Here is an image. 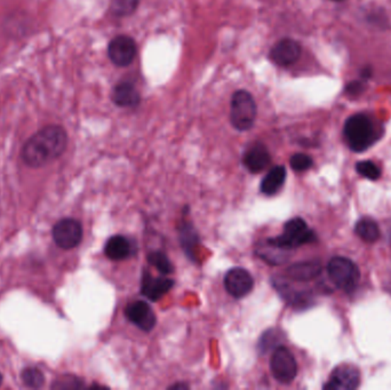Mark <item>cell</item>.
<instances>
[{
  "instance_id": "6da1fadb",
  "label": "cell",
  "mask_w": 391,
  "mask_h": 390,
  "mask_svg": "<svg viewBox=\"0 0 391 390\" xmlns=\"http://www.w3.org/2000/svg\"><path fill=\"white\" fill-rule=\"evenodd\" d=\"M68 147V134L60 125H47L33 134L22 148V160L38 169L62 156Z\"/></svg>"
},
{
  "instance_id": "7a4b0ae2",
  "label": "cell",
  "mask_w": 391,
  "mask_h": 390,
  "mask_svg": "<svg viewBox=\"0 0 391 390\" xmlns=\"http://www.w3.org/2000/svg\"><path fill=\"white\" fill-rule=\"evenodd\" d=\"M378 135L373 121L364 113L351 116L344 125V136L348 145L356 152L370 148L377 141Z\"/></svg>"
},
{
  "instance_id": "3957f363",
  "label": "cell",
  "mask_w": 391,
  "mask_h": 390,
  "mask_svg": "<svg viewBox=\"0 0 391 390\" xmlns=\"http://www.w3.org/2000/svg\"><path fill=\"white\" fill-rule=\"evenodd\" d=\"M256 113L258 108L253 95L245 89L236 91L230 102V121L232 126L242 132L249 130L254 125Z\"/></svg>"
},
{
  "instance_id": "277c9868",
  "label": "cell",
  "mask_w": 391,
  "mask_h": 390,
  "mask_svg": "<svg viewBox=\"0 0 391 390\" xmlns=\"http://www.w3.org/2000/svg\"><path fill=\"white\" fill-rule=\"evenodd\" d=\"M314 240L316 236L314 231L309 229L307 222L301 218H294L285 223L284 233L280 236L269 238L267 242L277 247L290 251Z\"/></svg>"
},
{
  "instance_id": "5b68a950",
  "label": "cell",
  "mask_w": 391,
  "mask_h": 390,
  "mask_svg": "<svg viewBox=\"0 0 391 390\" xmlns=\"http://www.w3.org/2000/svg\"><path fill=\"white\" fill-rule=\"evenodd\" d=\"M331 281L344 291H353L359 282V270L347 257H333L327 266Z\"/></svg>"
},
{
  "instance_id": "8992f818",
  "label": "cell",
  "mask_w": 391,
  "mask_h": 390,
  "mask_svg": "<svg viewBox=\"0 0 391 390\" xmlns=\"http://www.w3.org/2000/svg\"><path fill=\"white\" fill-rule=\"evenodd\" d=\"M270 369L277 381L290 384L298 374V364L293 354L285 347H277L271 356Z\"/></svg>"
},
{
  "instance_id": "52a82bcc",
  "label": "cell",
  "mask_w": 391,
  "mask_h": 390,
  "mask_svg": "<svg viewBox=\"0 0 391 390\" xmlns=\"http://www.w3.org/2000/svg\"><path fill=\"white\" fill-rule=\"evenodd\" d=\"M137 43L130 35H117L108 45V57L117 67H128L137 57Z\"/></svg>"
},
{
  "instance_id": "ba28073f",
  "label": "cell",
  "mask_w": 391,
  "mask_h": 390,
  "mask_svg": "<svg viewBox=\"0 0 391 390\" xmlns=\"http://www.w3.org/2000/svg\"><path fill=\"white\" fill-rule=\"evenodd\" d=\"M54 242L63 250H72L79 245L83 238V227L77 220L62 219L54 225Z\"/></svg>"
},
{
  "instance_id": "9c48e42d",
  "label": "cell",
  "mask_w": 391,
  "mask_h": 390,
  "mask_svg": "<svg viewBox=\"0 0 391 390\" xmlns=\"http://www.w3.org/2000/svg\"><path fill=\"white\" fill-rule=\"evenodd\" d=\"M225 290L236 299L246 296L254 287L252 275L244 268H234L229 270L225 277Z\"/></svg>"
},
{
  "instance_id": "30bf717a",
  "label": "cell",
  "mask_w": 391,
  "mask_h": 390,
  "mask_svg": "<svg viewBox=\"0 0 391 390\" xmlns=\"http://www.w3.org/2000/svg\"><path fill=\"white\" fill-rule=\"evenodd\" d=\"M361 381L358 369L349 364H342L333 371L324 389L353 390L358 387Z\"/></svg>"
},
{
  "instance_id": "8fae6325",
  "label": "cell",
  "mask_w": 391,
  "mask_h": 390,
  "mask_svg": "<svg viewBox=\"0 0 391 390\" xmlns=\"http://www.w3.org/2000/svg\"><path fill=\"white\" fill-rule=\"evenodd\" d=\"M125 316L130 323L141 328L142 331L150 332L154 330L157 318L152 307L145 301H133L128 303L125 309Z\"/></svg>"
},
{
  "instance_id": "7c38bea8",
  "label": "cell",
  "mask_w": 391,
  "mask_h": 390,
  "mask_svg": "<svg viewBox=\"0 0 391 390\" xmlns=\"http://www.w3.org/2000/svg\"><path fill=\"white\" fill-rule=\"evenodd\" d=\"M301 57V46L293 39L285 38L276 43L269 53L271 62L279 67H288L297 62Z\"/></svg>"
},
{
  "instance_id": "4fadbf2b",
  "label": "cell",
  "mask_w": 391,
  "mask_h": 390,
  "mask_svg": "<svg viewBox=\"0 0 391 390\" xmlns=\"http://www.w3.org/2000/svg\"><path fill=\"white\" fill-rule=\"evenodd\" d=\"M174 286V281L165 277H154L147 270L143 272L141 292L152 301H158Z\"/></svg>"
},
{
  "instance_id": "5bb4252c",
  "label": "cell",
  "mask_w": 391,
  "mask_h": 390,
  "mask_svg": "<svg viewBox=\"0 0 391 390\" xmlns=\"http://www.w3.org/2000/svg\"><path fill=\"white\" fill-rule=\"evenodd\" d=\"M271 162L269 150L264 143H255L245 152L243 164L251 173H260L269 166Z\"/></svg>"
},
{
  "instance_id": "9a60e30c",
  "label": "cell",
  "mask_w": 391,
  "mask_h": 390,
  "mask_svg": "<svg viewBox=\"0 0 391 390\" xmlns=\"http://www.w3.org/2000/svg\"><path fill=\"white\" fill-rule=\"evenodd\" d=\"M133 244L128 238L117 235L108 240L104 247V253L110 260L123 261L133 255Z\"/></svg>"
},
{
  "instance_id": "2e32d148",
  "label": "cell",
  "mask_w": 391,
  "mask_h": 390,
  "mask_svg": "<svg viewBox=\"0 0 391 390\" xmlns=\"http://www.w3.org/2000/svg\"><path fill=\"white\" fill-rule=\"evenodd\" d=\"M113 101L122 108H134L139 106L141 96L133 84L123 82L113 87Z\"/></svg>"
},
{
  "instance_id": "e0dca14e",
  "label": "cell",
  "mask_w": 391,
  "mask_h": 390,
  "mask_svg": "<svg viewBox=\"0 0 391 390\" xmlns=\"http://www.w3.org/2000/svg\"><path fill=\"white\" fill-rule=\"evenodd\" d=\"M288 276L294 281L308 282L317 277L322 272V264L319 261H303L288 267Z\"/></svg>"
},
{
  "instance_id": "ac0fdd59",
  "label": "cell",
  "mask_w": 391,
  "mask_h": 390,
  "mask_svg": "<svg viewBox=\"0 0 391 390\" xmlns=\"http://www.w3.org/2000/svg\"><path fill=\"white\" fill-rule=\"evenodd\" d=\"M285 180H286V169L282 165L275 166L270 169L269 173L261 182V192L267 196L276 195L284 186Z\"/></svg>"
},
{
  "instance_id": "d6986e66",
  "label": "cell",
  "mask_w": 391,
  "mask_h": 390,
  "mask_svg": "<svg viewBox=\"0 0 391 390\" xmlns=\"http://www.w3.org/2000/svg\"><path fill=\"white\" fill-rule=\"evenodd\" d=\"M258 255L261 259L267 261L270 264H280L288 260V250L277 247V246L270 244V243H262L259 245Z\"/></svg>"
},
{
  "instance_id": "ffe728a7",
  "label": "cell",
  "mask_w": 391,
  "mask_h": 390,
  "mask_svg": "<svg viewBox=\"0 0 391 390\" xmlns=\"http://www.w3.org/2000/svg\"><path fill=\"white\" fill-rule=\"evenodd\" d=\"M356 234L364 242L374 243L379 240L380 229L377 222L370 218H363L356 223Z\"/></svg>"
},
{
  "instance_id": "44dd1931",
  "label": "cell",
  "mask_w": 391,
  "mask_h": 390,
  "mask_svg": "<svg viewBox=\"0 0 391 390\" xmlns=\"http://www.w3.org/2000/svg\"><path fill=\"white\" fill-rule=\"evenodd\" d=\"M180 240H181L186 255H189L193 260L196 255V246L198 245V235L196 233L193 225L189 223L182 225L180 229Z\"/></svg>"
},
{
  "instance_id": "7402d4cb",
  "label": "cell",
  "mask_w": 391,
  "mask_h": 390,
  "mask_svg": "<svg viewBox=\"0 0 391 390\" xmlns=\"http://www.w3.org/2000/svg\"><path fill=\"white\" fill-rule=\"evenodd\" d=\"M140 0H110V11L117 18L130 16L137 11Z\"/></svg>"
},
{
  "instance_id": "603a6c76",
  "label": "cell",
  "mask_w": 391,
  "mask_h": 390,
  "mask_svg": "<svg viewBox=\"0 0 391 390\" xmlns=\"http://www.w3.org/2000/svg\"><path fill=\"white\" fill-rule=\"evenodd\" d=\"M148 262L164 275H169V274H172L174 272V266L163 252H150L148 255Z\"/></svg>"
},
{
  "instance_id": "cb8c5ba5",
  "label": "cell",
  "mask_w": 391,
  "mask_h": 390,
  "mask_svg": "<svg viewBox=\"0 0 391 390\" xmlns=\"http://www.w3.org/2000/svg\"><path fill=\"white\" fill-rule=\"evenodd\" d=\"M22 381L29 388H42L44 386L45 377L40 369L37 367H27L22 371Z\"/></svg>"
},
{
  "instance_id": "d4e9b609",
  "label": "cell",
  "mask_w": 391,
  "mask_h": 390,
  "mask_svg": "<svg viewBox=\"0 0 391 390\" xmlns=\"http://www.w3.org/2000/svg\"><path fill=\"white\" fill-rule=\"evenodd\" d=\"M356 169H357L359 174L363 175L366 179H370V180H378L381 177V171H380L379 167L370 160L359 162L356 165Z\"/></svg>"
},
{
  "instance_id": "484cf974",
  "label": "cell",
  "mask_w": 391,
  "mask_h": 390,
  "mask_svg": "<svg viewBox=\"0 0 391 390\" xmlns=\"http://www.w3.org/2000/svg\"><path fill=\"white\" fill-rule=\"evenodd\" d=\"M290 167L295 172H303L312 166V158L305 154H295L290 160Z\"/></svg>"
},
{
  "instance_id": "4316f807",
  "label": "cell",
  "mask_w": 391,
  "mask_h": 390,
  "mask_svg": "<svg viewBox=\"0 0 391 390\" xmlns=\"http://www.w3.org/2000/svg\"><path fill=\"white\" fill-rule=\"evenodd\" d=\"M81 387H83V381L72 376H64L57 379L52 386V388L55 389H79Z\"/></svg>"
},
{
  "instance_id": "83f0119b",
  "label": "cell",
  "mask_w": 391,
  "mask_h": 390,
  "mask_svg": "<svg viewBox=\"0 0 391 390\" xmlns=\"http://www.w3.org/2000/svg\"><path fill=\"white\" fill-rule=\"evenodd\" d=\"M276 335H277V334H273V330H270L267 333L264 334V337H262L260 342H259V348L261 349V352H268V350H270V349L276 346V345H273V338H275Z\"/></svg>"
},
{
  "instance_id": "f1b7e54d",
  "label": "cell",
  "mask_w": 391,
  "mask_h": 390,
  "mask_svg": "<svg viewBox=\"0 0 391 390\" xmlns=\"http://www.w3.org/2000/svg\"><path fill=\"white\" fill-rule=\"evenodd\" d=\"M363 91H364V85H363V83H359V82H353L347 86L348 94L353 95V96L361 94Z\"/></svg>"
},
{
  "instance_id": "f546056e",
  "label": "cell",
  "mask_w": 391,
  "mask_h": 390,
  "mask_svg": "<svg viewBox=\"0 0 391 390\" xmlns=\"http://www.w3.org/2000/svg\"><path fill=\"white\" fill-rule=\"evenodd\" d=\"M188 386L186 384H176L172 387H169V389H188Z\"/></svg>"
},
{
  "instance_id": "4dcf8cb0",
  "label": "cell",
  "mask_w": 391,
  "mask_h": 390,
  "mask_svg": "<svg viewBox=\"0 0 391 390\" xmlns=\"http://www.w3.org/2000/svg\"><path fill=\"white\" fill-rule=\"evenodd\" d=\"M370 74H372V70H370V68H365L364 71H363V78H368L370 77Z\"/></svg>"
},
{
  "instance_id": "1f68e13d",
  "label": "cell",
  "mask_w": 391,
  "mask_h": 390,
  "mask_svg": "<svg viewBox=\"0 0 391 390\" xmlns=\"http://www.w3.org/2000/svg\"><path fill=\"white\" fill-rule=\"evenodd\" d=\"M1 382H3V376H1V373H0V386H1Z\"/></svg>"
},
{
  "instance_id": "d6a6232c",
  "label": "cell",
  "mask_w": 391,
  "mask_h": 390,
  "mask_svg": "<svg viewBox=\"0 0 391 390\" xmlns=\"http://www.w3.org/2000/svg\"><path fill=\"white\" fill-rule=\"evenodd\" d=\"M335 1H341V0H335Z\"/></svg>"
}]
</instances>
